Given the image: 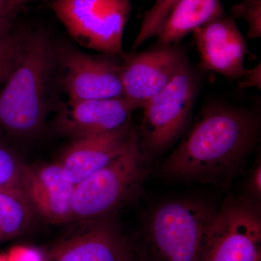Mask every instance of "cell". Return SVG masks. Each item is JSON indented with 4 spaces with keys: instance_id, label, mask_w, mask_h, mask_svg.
I'll use <instances>...</instances> for the list:
<instances>
[{
    "instance_id": "4316f807",
    "label": "cell",
    "mask_w": 261,
    "mask_h": 261,
    "mask_svg": "<svg viewBox=\"0 0 261 261\" xmlns=\"http://www.w3.org/2000/svg\"><path fill=\"white\" fill-rule=\"evenodd\" d=\"M156 1H158V0H155V2H156Z\"/></svg>"
},
{
    "instance_id": "4fadbf2b",
    "label": "cell",
    "mask_w": 261,
    "mask_h": 261,
    "mask_svg": "<svg viewBox=\"0 0 261 261\" xmlns=\"http://www.w3.org/2000/svg\"><path fill=\"white\" fill-rule=\"evenodd\" d=\"M139 106L125 97L88 99L65 104L56 118V126L74 139L99 135L128 125Z\"/></svg>"
},
{
    "instance_id": "44dd1931",
    "label": "cell",
    "mask_w": 261,
    "mask_h": 261,
    "mask_svg": "<svg viewBox=\"0 0 261 261\" xmlns=\"http://www.w3.org/2000/svg\"><path fill=\"white\" fill-rule=\"evenodd\" d=\"M243 77L245 82L240 84L242 87H255L260 89V64L252 70H245Z\"/></svg>"
},
{
    "instance_id": "d4e9b609",
    "label": "cell",
    "mask_w": 261,
    "mask_h": 261,
    "mask_svg": "<svg viewBox=\"0 0 261 261\" xmlns=\"http://www.w3.org/2000/svg\"><path fill=\"white\" fill-rule=\"evenodd\" d=\"M8 2L9 0H0V15H6Z\"/></svg>"
},
{
    "instance_id": "9c48e42d",
    "label": "cell",
    "mask_w": 261,
    "mask_h": 261,
    "mask_svg": "<svg viewBox=\"0 0 261 261\" xmlns=\"http://www.w3.org/2000/svg\"><path fill=\"white\" fill-rule=\"evenodd\" d=\"M133 252L112 216L84 221L58 240L45 261H133Z\"/></svg>"
},
{
    "instance_id": "5b68a950",
    "label": "cell",
    "mask_w": 261,
    "mask_h": 261,
    "mask_svg": "<svg viewBox=\"0 0 261 261\" xmlns=\"http://www.w3.org/2000/svg\"><path fill=\"white\" fill-rule=\"evenodd\" d=\"M73 39L108 56H123L122 39L130 0H56L51 5Z\"/></svg>"
},
{
    "instance_id": "6da1fadb",
    "label": "cell",
    "mask_w": 261,
    "mask_h": 261,
    "mask_svg": "<svg viewBox=\"0 0 261 261\" xmlns=\"http://www.w3.org/2000/svg\"><path fill=\"white\" fill-rule=\"evenodd\" d=\"M258 117L215 105L202 113L161 168L163 177L224 185L240 171L258 135Z\"/></svg>"
},
{
    "instance_id": "484cf974",
    "label": "cell",
    "mask_w": 261,
    "mask_h": 261,
    "mask_svg": "<svg viewBox=\"0 0 261 261\" xmlns=\"http://www.w3.org/2000/svg\"><path fill=\"white\" fill-rule=\"evenodd\" d=\"M0 261H7V258L5 257L0 256Z\"/></svg>"
},
{
    "instance_id": "7c38bea8",
    "label": "cell",
    "mask_w": 261,
    "mask_h": 261,
    "mask_svg": "<svg viewBox=\"0 0 261 261\" xmlns=\"http://www.w3.org/2000/svg\"><path fill=\"white\" fill-rule=\"evenodd\" d=\"M201 68L228 79L242 78L247 53L245 39L233 19L223 16L193 32Z\"/></svg>"
},
{
    "instance_id": "e0dca14e",
    "label": "cell",
    "mask_w": 261,
    "mask_h": 261,
    "mask_svg": "<svg viewBox=\"0 0 261 261\" xmlns=\"http://www.w3.org/2000/svg\"><path fill=\"white\" fill-rule=\"evenodd\" d=\"M178 1V0H158L154 3L153 6L144 16L140 32L132 44L133 50L137 49L149 38L157 36L165 20Z\"/></svg>"
},
{
    "instance_id": "8fae6325",
    "label": "cell",
    "mask_w": 261,
    "mask_h": 261,
    "mask_svg": "<svg viewBox=\"0 0 261 261\" xmlns=\"http://www.w3.org/2000/svg\"><path fill=\"white\" fill-rule=\"evenodd\" d=\"M20 188L32 211L46 221L54 224L73 221L75 185L58 163L24 164Z\"/></svg>"
},
{
    "instance_id": "7a4b0ae2",
    "label": "cell",
    "mask_w": 261,
    "mask_h": 261,
    "mask_svg": "<svg viewBox=\"0 0 261 261\" xmlns=\"http://www.w3.org/2000/svg\"><path fill=\"white\" fill-rule=\"evenodd\" d=\"M57 49L42 31L27 32L13 69L0 89V126L20 137L37 135L49 112Z\"/></svg>"
},
{
    "instance_id": "52a82bcc",
    "label": "cell",
    "mask_w": 261,
    "mask_h": 261,
    "mask_svg": "<svg viewBox=\"0 0 261 261\" xmlns=\"http://www.w3.org/2000/svg\"><path fill=\"white\" fill-rule=\"evenodd\" d=\"M195 94V77L187 64L171 83L142 106V153H158L172 143L186 124Z\"/></svg>"
},
{
    "instance_id": "30bf717a",
    "label": "cell",
    "mask_w": 261,
    "mask_h": 261,
    "mask_svg": "<svg viewBox=\"0 0 261 261\" xmlns=\"http://www.w3.org/2000/svg\"><path fill=\"white\" fill-rule=\"evenodd\" d=\"M187 63L186 57L175 45L124 57L121 82L123 97L142 108L178 75Z\"/></svg>"
},
{
    "instance_id": "603a6c76",
    "label": "cell",
    "mask_w": 261,
    "mask_h": 261,
    "mask_svg": "<svg viewBox=\"0 0 261 261\" xmlns=\"http://www.w3.org/2000/svg\"><path fill=\"white\" fill-rule=\"evenodd\" d=\"M13 23L10 18V15H0V38L13 30Z\"/></svg>"
},
{
    "instance_id": "ba28073f",
    "label": "cell",
    "mask_w": 261,
    "mask_h": 261,
    "mask_svg": "<svg viewBox=\"0 0 261 261\" xmlns=\"http://www.w3.org/2000/svg\"><path fill=\"white\" fill-rule=\"evenodd\" d=\"M57 59L69 102L123 97L122 65L72 48L57 49Z\"/></svg>"
},
{
    "instance_id": "5bb4252c",
    "label": "cell",
    "mask_w": 261,
    "mask_h": 261,
    "mask_svg": "<svg viewBox=\"0 0 261 261\" xmlns=\"http://www.w3.org/2000/svg\"><path fill=\"white\" fill-rule=\"evenodd\" d=\"M130 132L127 125L106 133L74 139L57 163L68 179L77 185L121 153Z\"/></svg>"
},
{
    "instance_id": "d6986e66",
    "label": "cell",
    "mask_w": 261,
    "mask_h": 261,
    "mask_svg": "<svg viewBox=\"0 0 261 261\" xmlns=\"http://www.w3.org/2000/svg\"><path fill=\"white\" fill-rule=\"evenodd\" d=\"M25 35V31H11L0 38V86L13 69Z\"/></svg>"
},
{
    "instance_id": "cb8c5ba5",
    "label": "cell",
    "mask_w": 261,
    "mask_h": 261,
    "mask_svg": "<svg viewBox=\"0 0 261 261\" xmlns=\"http://www.w3.org/2000/svg\"><path fill=\"white\" fill-rule=\"evenodd\" d=\"M29 1H32V0H9L8 7H7L6 15H11L20 7Z\"/></svg>"
},
{
    "instance_id": "ac0fdd59",
    "label": "cell",
    "mask_w": 261,
    "mask_h": 261,
    "mask_svg": "<svg viewBox=\"0 0 261 261\" xmlns=\"http://www.w3.org/2000/svg\"><path fill=\"white\" fill-rule=\"evenodd\" d=\"M23 163L5 146L0 144V190L20 193ZM23 195V194H22Z\"/></svg>"
},
{
    "instance_id": "7402d4cb",
    "label": "cell",
    "mask_w": 261,
    "mask_h": 261,
    "mask_svg": "<svg viewBox=\"0 0 261 261\" xmlns=\"http://www.w3.org/2000/svg\"><path fill=\"white\" fill-rule=\"evenodd\" d=\"M249 189L255 198L260 199L261 196V166L260 163L252 171L249 181Z\"/></svg>"
},
{
    "instance_id": "83f0119b",
    "label": "cell",
    "mask_w": 261,
    "mask_h": 261,
    "mask_svg": "<svg viewBox=\"0 0 261 261\" xmlns=\"http://www.w3.org/2000/svg\"><path fill=\"white\" fill-rule=\"evenodd\" d=\"M133 261H135V260H134Z\"/></svg>"
},
{
    "instance_id": "9a60e30c",
    "label": "cell",
    "mask_w": 261,
    "mask_h": 261,
    "mask_svg": "<svg viewBox=\"0 0 261 261\" xmlns=\"http://www.w3.org/2000/svg\"><path fill=\"white\" fill-rule=\"evenodd\" d=\"M220 0H178L158 33L160 45H176L189 33L224 16Z\"/></svg>"
},
{
    "instance_id": "8992f818",
    "label": "cell",
    "mask_w": 261,
    "mask_h": 261,
    "mask_svg": "<svg viewBox=\"0 0 261 261\" xmlns=\"http://www.w3.org/2000/svg\"><path fill=\"white\" fill-rule=\"evenodd\" d=\"M202 261H261L260 213L253 201H224L211 225Z\"/></svg>"
},
{
    "instance_id": "ffe728a7",
    "label": "cell",
    "mask_w": 261,
    "mask_h": 261,
    "mask_svg": "<svg viewBox=\"0 0 261 261\" xmlns=\"http://www.w3.org/2000/svg\"><path fill=\"white\" fill-rule=\"evenodd\" d=\"M233 16L244 19L249 25L247 39L261 36V0H243L231 8Z\"/></svg>"
},
{
    "instance_id": "2e32d148",
    "label": "cell",
    "mask_w": 261,
    "mask_h": 261,
    "mask_svg": "<svg viewBox=\"0 0 261 261\" xmlns=\"http://www.w3.org/2000/svg\"><path fill=\"white\" fill-rule=\"evenodd\" d=\"M32 215V209L22 194L0 190V244L25 232Z\"/></svg>"
},
{
    "instance_id": "277c9868",
    "label": "cell",
    "mask_w": 261,
    "mask_h": 261,
    "mask_svg": "<svg viewBox=\"0 0 261 261\" xmlns=\"http://www.w3.org/2000/svg\"><path fill=\"white\" fill-rule=\"evenodd\" d=\"M217 210L196 199L156 206L147 219V236L158 260L202 261Z\"/></svg>"
},
{
    "instance_id": "3957f363",
    "label": "cell",
    "mask_w": 261,
    "mask_h": 261,
    "mask_svg": "<svg viewBox=\"0 0 261 261\" xmlns=\"http://www.w3.org/2000/svg\"><path fill=\"white\" fill-rule=\"evenodd\" d=\"M142 159L140 137L132 130L121 153L75 185L72 200L73 221L111 216L137 197L147 173Z\"/></svg>"
}]
</instances>
